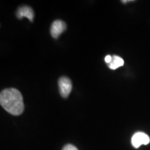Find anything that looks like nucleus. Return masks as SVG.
<instances>
[{
	"label": "nucleus",
	"instance_id": "obj_1",
	"mask_svg": "<svg viewBox=\"0 0 150 150\" xmlns=\"http://www.w3.org/2000/svg\"><path fill=\"white\" fill-rule=\"evenodd\" d=\"M0 104L7 112L13 115H20L24 109L22 94L16 88L5 89L1 92Z\"/></svg>",
	"mask_w": 150,
	"mask_h": 150
},
{
	"label": "nucleus",
	"instance_id": "obj_2",
	"mask_svg": "<svg viewBox=\"0 0 150 150\" xmlns=\"http://www.w3.org/2000/svg\"><path fill=\"white\" fill-rule=\"evenodd\" d=\"M58 83H59L60 94L62 97L66 98L69 96L72 91V83L70 79L66 76H63L59 79Z\"/></svg>",
	"mask_w": 150,
	"mask_h": 150
},
{
	"label": "nucleus",
	"instance_id": "obj_3",
	"mask_svg": "<svg viewBox=\"0 0 150 150\" xmlns=\"http://www.w3.org/2000/svg\"><path fill=\"white\" fill-rule=\"evenodd\" d=\"M149 142V136L142 132L136 133L131 138V144L135 148H138L142 145H148Z\"/></svg>",
	"mask_w": 150,
	"mask_h": 150
},
{
	"label": "nucleus",
	"instance_id": "obj_4",
	"mask_svg": "<svg viewBox=\"0 0 150 150\" xmlns=\"http://www.w3.org/2000/svg\"><path fill=\"white\" fill-rule=\"evenodd\" d=\"M65 29H66V24L64 22L60 20H56L52 23L51 30H50L52 36L54 38H58L59 35L65 31Z\"/></svg>",
	"mask_w": 150,
	"mask_h": 150
},
{
	"label": "nucleus",
	"instance_id": "obj_5",
	"mask_svg": "<svg viewBox=\"0 0 150 150\" xmlns=\"http://www.w3.org/2000/svg\"><path fill=\"white\" fill-rule=\"evenodd\" d=\"M17 17L19 19H22L23 17L27 18L31 22L33 21V17H34V13L31 7L29 6H22L18 8L17 11Z\"/></svg>",
	"mask_w": 150,
	"mask_h": 150
},
{
	"label": "nucleus",
	"instance_id": "obj_6",
	"mask_svg": "<svg viewBox=\"0 0 150 150\" xmlns=\"http://www.w3.org/2000/svg\"><path fill=\"white\" fill-rule=\"evenodd\" d=\"M125 63L124 60L121 57L117 56H112V61L110 62L109 64H108V66L111 70H116L118 67L122 66Z\"/></svg>",
	"mask_w": 150,
	"mask_h": 150
},
{
	"label": "nucleus",
	"instance_id": "obj_7",
	"mask_svg": "<svg viewBox=\"0 0 150 150\" xmlns=\"http://www.w3.org/2000/svg\"><path fill=\"white\" fill-rule=\"evenodd\" d=\"M62 150H78V149L77 148L75 147V146L68 144V145H65Z\"/></svg>",
	"mask_w": 150,
	"mask_h": 150
},
{
	"label": "nucleus",
	"instance_id": "obj_8",
	"mask_svg": "<svg viewBox=\"0 0 150 150\" xmlns=\"http://www.w3.org/2000/svg\"><path fill=\"white\" fill-rule=\"evenodd\" d=\"M112 56H110V55L106 56V57H105V62H106L107 64H109L110 62L112 61Z\"/></svg>",
	"mask_w": 150,
	"mask_h": 150
}]
</instances>
